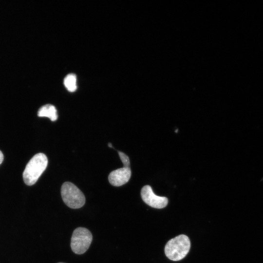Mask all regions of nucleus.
Listing matches in <instances>:
<instances>
[{"instance_id":"20e7f679","label":"nucleus","mask_w":263,"mask_h":263,"mask_svg":"<svg viewBox=\"0 0 263 263\" xmlns=\"http://www.w3.org/2000/svg\"><path fill=\"white\" fill-rule=\"evenodd\" d=\"M92 240V234L88 229L82 227L76 228L73 231L71 240L72 251L76 254H83L90 247Z\"/></svg>"},{"instance_id":"f257e3e1","label":"nucleus","mask_w":263,"mask_h":263,"mask_svg":"<svg viewBox=\"0 0 263 263\" xmlns=\"http://www.w3.org/2000/svg\"><path fill=\"white\" fill-rule=\"evenodd\" d=\"M48 164L47 156L42 153L35 155L29 161L23 172L25 183L31 186L36 183Z\"/></svg>"},{"instance_id":"39448f33","label":"nucleus","mask_w":263,"mask_h":263,"mask_svg":"<svg viewBox=\"0 0 263 263\" xmlns=\"http://www.w3.org/2000/svg\"><path fill=\"white\" fill-rule=\"evenodd\" d=\"M141 196L143 201L152 207L162 208L166 207L168 203L167 198L155 194L149 185L142 188Z\"/></svg>"},{"instance_id":"1a4fd4ad","label":"nucleus","mask_w":263,"mask_h":263,"mask_svg":"<svg viewBox=\"0 0 263 263\" xmlns=\"http://www.w3.org/2000/svg\"><path fill=\"white\" fill-rule=\"evenodd\" d=\"M118 154L123 164V167H130V160L129 157L121 151H118Z\"/></svg>"},{"instance_id":"423d86ee","label":"nucleus","mask_w":263,"mask_h":263,"mask_svg":"<svg viewBox=\"0 0 263 263\" xmlns=\"http://www.w3.org/2000/svg\"><path fill=\"white\" fill-rule=\"evenodd\" d=\"M131 176L130 167H123L112 171L109 175L110 184L115 187H119L127 183Z\"/></svg>"},{"instance_id":"f03ea898","label":"nucleus","mask_w":263,"mask_h":263,"mask_svg":"<svg viewBox=\"0 0 263 263\" xmlns=\"http://www.w3.org/2000/svg\"><path fill=\"white\" fill-rule=\"evenodd\" d=\"M190 248L189 238L186 235L181 234L167 242L165 247V253L169 260L178 261L186 257Z\"/></svg>"},{"instance_id":"0eeeda50","label":"nucleus","mask_w":263,"mask_h":263,"mask_svg":"<svg viewBox=\"0 0 263 263\" xmlns=\"http://www.w3.org/2000/svg\"><path fill=\"white\" fill-rule=\"evenodd\" d=\"M38 115L48 117L52 121H56L58 118L56 107L51 104H46L40 107L38 111Z\"/></svg>"},{"instance_id":"6e6552de","label":"nucleus","mask_w":263,"mask_h":263,"mask_svg":"<svg viewBox=\"0 0 263 263\" xmlns=\"http://www.w3.org/2000/svg\"><path fill=\"white\" fill-rule=\"evenodd\" d=\"M64 84L67 90L74 92L77 89L76 76L74 74H69L64 79Z\"/></svg>"},{"instance_id":"7ed1b4c3","label":"nucleus","mask_w":263,"mask_h":263,"mask_svg":"<svg viewBox=\"0 0 263 263\" xmlns=\"http://www.w3.org/2000/svg\"><path fill=\"white\" fill-rule=\"evenodd\" d=\"M61 194L63 202L70 208H80L85 203V197L83 193L71 182L63 183L61 188Z\"/></svg>"},{"instance_id":"f8f14e48","label":"nucleus","mask_w":263,"mask_h":263,"mask_svg":"<svg viewBox=\"0 0 263 263\" xmlns=\"http://www.w3.org/2000/svg\"><path fill=\"white\" fill-rule=\"evenodd\" d=\"M61 263V262H60V263Z\"/></svg>"},{"instance_id":"9d476101","label":"nucleus","mask_w":263,"mask_h":263,"mask_svg":"<svg viewBox=\"0 0 263 263\" xmlns=\"http://www.w3.org/2000/svg\"><path fill=\"white\" fill-rule=\"evenodd\" d=\"M3 160V154L2 152L0 150V165L2 162Z\"/></svg>"},{"instance_id":"9b49d317","label":"nucleus","mask_w":263,"mask_h":263,"mask_svg":"<svg viewBox=\"0 0 263 263\" xmlns=\"http://www.w3.org/2000/svg\"><path fill=\"white\" fill-rule=\"evenodd\" d=\"M108 146L110 147H112V145L111 143H109L108 144Z\"/></svg>"}]
</instances>
